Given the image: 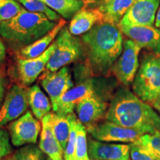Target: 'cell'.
Instances as JSON below:
<instances>
[{
    "instance_id": "cell-1",
    "label": "cell",
    "mask_w": 160,
    "mask_h": 160,
    "mask_svg": "<svg viewBox=\"0 0 160 160\" xmlns=\"http://www.w3.org/2000/svg\"><path fill=\"white\" fill-rule=\"evenodd\" d=\"M106 119L142 134L160 131V114L126 88H120L106 112Z\"/></svg>"
},
{
    "instance_id": "cell-2",
    "label": "cell",
    "mask_w": 160,
    "mask_h": 160,
    "mask_svg": "<svg viewBox=\"0 0 160 160\" xmlns=\"http://www.w3.org/2000/svg\"><path fill=\"white\" fill-rule=\"evenodd\" d=\"M90 62L94 71L106 74L112 69L123 50V37L118 25L100 22L82 35Z\"/></svg>"
},
{
    "instance_id": "cell-3",
    "label": "cell",
    "mask_w": 160,
    "mask_h": 160,
    "mask_svg": "<svg viewBox=\"0 0 160 160\" xmlns=\"http://www.w3.org/2000/svg\"><path fill=\"white\" fill-rule=\"evenodd\" d=\"M57 24L45 15L23 8L16 17L0 24V36L13 48L22 49L47 34Z\"/></svg>"
},
{
    "instance_id": "cell-4",
    "label": "cell",
    "mask_w": 160,
    "mask_h": 160,
    "mask_svg": "<svg viewBox=\"0 0 160 160\" xmlns=\"http://www.w3.org/2000/svg\"><path fill=\"white\" fill-rule=\"evenodd\" d=\"M133 93L151 105L160 97V56L153 53L144 56L133 82Z\"/></svg>"
},
{
    "instance_id": "cell-5",
    "label": "cell",
    "mask_w": 160,
    "mask_h": 160,
    "mask_svg": "<svg viewBox=\"0 0 160 160\" xmlns=\"http://www.w3.org/2000/svg\"><path fill=\"white\" fill-rule=\"evenodd\" d=\"M55 49L46 66L47 71H57L82 55L84 44L81 39L73 35L69 30L63 28L56 38Z\"/></svg>"
},
{
    "instance_id": "cell-6",
    "label": "cell",
    "mask_w": 160,
    "mask_h": 160,
    "mask_svg": "<svg viewBox=\"0 0 160 160\" xmlns=\"http://www.w3.org/2000/svg\"><path fill=\"white\" fill-rule=\"evenodd\" d=\"M141 49V47L131 39L125 40L122 52L112 67L113 74L125 86L133 83L139 67V55Z\"/></svg>"
},
{
    "instance_id": "cell-7",
    "label": "cell",
    "mask_w": 160,
    "mask_h": 160,
    "mask_svg": "<svg viewBox=\"0 0 160 160\" xmlns=\"http://www.w3.org/2000/svg\"><path fill=\"white\" fill-rule=\"evenodd\" d=\"M9 135L16 147L33 145L37 142L42 131V123L30 111L10 124Z\"/></svg>"
},
{
    "instance_id": "cell-8",
    "label": "cell",
    "mask_w": 160,
    "mask_h": 160,
    "mask_svg": "<svg viewBox=\"0 0 160 160\" xmlns=\"http://www.w3.org/2000/svg\"><path fill=\"white\" fill-rule=\"evenodd\" d=\"M87 131L93 139L105 142H134L140 138L141 133L127 128L111 122L106 121L87 127Z\"/></svg>"
},
{
    "instance_id": "cell-9",
    "label": "cell",
    "mask_w": 160,
    "mask_h": 160,
    "mask_svg": "<svg viewBox=\"0 0 160 160\" xmlns=\"http://www.w3.org/2000/svg\"><path fill=\"white\" fill-rule=\"evenodd\" d=\"M28 106V90L18 85L12 86L0 108V128L22 117Z\"/></svg>"
},
{
    "instance_id": "cell-10",
    "label": "cell",
    "mask_w": 160,
    "mask_h": 160,
    "mask_svg": "<svg viewBox=\"0 0 160 160\" xmlns=\"http://www.w3.org/2000/svg\"><path fill=\"white\" fill-rule=\"evenodd\" d=\"M41 85L51 101L52 108L55 107L61 97L73 87V82L68 67L57 71H46L41 78Z\"/></svg>"
},
{
    "instance_id": "cell-11",
    "label": "cell",
    "mask_w": 160,
    "mask_h": 160,
    "mask_svg": "<svg viewBox=\"0 0 160 160\" xmlns=\"http://www.w3.org/2000/svg\"><path fill=\"white\" fill-rule=\"evenodd\" d=\"M118 27L123 34L139 45L141 48L160 56V28L153 25H118Z\"/></svg>"
},
{
    "instance_id": "cell-12",
    "label": "cell",
    "mask_w": 160,
    "mask_h": 160,
    "mask_svg": "<svg viewBox=\"0 0 160 160\" xmlns=\"http://www.w3.org/2000/svg\"><path fill=\"white\" fill-rule=\"evenodd\" d=\"M159 6L160 0H136L119 25H153Z\"/></svg>"
},
{
    "instance_id": "cell-13",
    "label": "cell",
    "mask_w": 160,
    "mask_h": 160,
    "mask_svg": "<svg viewBox=\"0 0 160 160\" xmlns=\"http://www.w3.org/2000/svg\"><path fill=\"white\" fill-rule=\"evenodd\" d=\"M55 49V42L39 57L32 59H22L18 61L17 68L20 80L25 85L33 83L42 72L45 71L50 57Z\"/></svg>"
},
{
    "instance_id": "cell-14",
    "label": "cell",
    "mask_w": 160,
    "mask_h": 160,
    "mask_svg": "<svg viewBox=\"0 0 160 160\" xmlns=\"http://www.w3.org/2000/svg\"><path fill=\"white\" fill-rule=\"evenodd\" d=\"M88 145L91 160H130V144L107 143L89 139Z\"/></svg>"
},
{
    "instance_id": "cell-15",
    "label": "cell",
    "mask_w": 160,
    "mask_h": 160,
    "mask_svg": "<svg viewBox=\"0 0 160 160\" xmlns=\"http://www.w3.org/2000/svg\"><path fill=\"white\" fill-rule=\"evenodd\" d=\"M95 93L93 81L91 79L85 80L66 92L57 105L53 108V111L59 115H68L73 113L79 102Z\"/></svg>"
},
{
    "instance_id": "cell-16",
    "label": "cell",
    "mask_w": 160,
    "mask_h": 160,
    "mask_svg": "<svg viewBox=\"0 0 160 160\" xmlns=\"http://www.w3.org/2000/svg\"><path fill=\"white\" fill-rule=\"evenodd\" d=\"M106 110L107 104L96 93L85 97L76 107L78 119L87 127L94 125L103 117Z\"/></svg>"
},
{
    "instance_id": "cell-17",
    "label": "cell",
    "mask_w": 160,
    "mask_h": 160,
    "mask_svg": "<svg viewBox=\"0 0 160 160\" xmlns=\"http://www.w3.org/2000/svg\"><path fill=\"white\" fill-rule=\"evenodd\" d=\"M100 22H103V18L97 8H82L72 17L68 30L77 37L85 34Z\"/></svg>"
},
{
    "instance_id": "cell-18",
    "label": "cell",
    "mask_w": 160,
    "mask_h": 160,
    "mask_svg": "<svg viewBox=\"0 0 160 160\" xmlns=\"http://www.w3.org/2000/svg\"><path fill=\"white\" fill-rule=\"evenodd\" d=\"M39 148L51 160L64 159V150L53 133L48 120V114L42 120Z\"/></svg>"
},
{
    "instance_id": "cell-19",
    "label": "cell",
    "mask_w": 160,
    "mask_h": 160,
    "mask_svg": "<svg viewBox=\"0 0 160 160\" xmlns=\"http://www.w3.org/2000/svg\"><path fill=\"white\" fill-rule=\"evenodd\" d=\"M136 0H100L97 8L102 13L103 22L118 25Z\"/></svg>"
},
{
    "instance_id": "cell-20",
    "label": "cell",
    "mask_w": 160,
    "mask_h": 160,
    "mask_svg": "<svg viewBox=\"0 0 160 160\" xmlns=\"http://www.w3.org/2000/svg\"><path fill=\"white\" fill-rule=\"evenodd\" d=\"M65 20L61 19L59 22H57V25L47 34L43 36L33 43L20 50V56L22 57V59H32L42 54L55 41L60 31L65 27Z\"/></svg>"
},
{
    "instance_id": "cell-21",
    "label": "cell",
    "mask_w": 160,
    "mask_h": 160,
    "mask_svg": "<svg viewBox=\"0 0 160 160\" xmlns=\"http://www.w3.org/2000/svg\"><path fill=\"white\" fill-rule=\"evenodd\" d=\"M28 99L32 113L39 121L49 114L53 109L49 99L38 85L31 86L28 90Z\"/></svg>"
},
{
    "instance_id": "cell-22",
    "label": "cell",
    "mask_w": 160,
    "mask_h": 160,
    "mask_svg": "<svg viewBox=\"0 0 160 160\" xmlns=\"http://www.w3.org/2000/svg\"><path fill=\"white\" fill-rule=\"evenodd\" d=\"M48 120L56 137L65 151L71 133V113L68 115H59L55 112L50 113Z\"/></svg>"
},
{
    "instance_id": "cell-23",
    "label": "cell",
    "mask_w": 160,
    "mask_h": 160,
    "mask_svg": "<svg viewBox=\"0 0 160 160\" xmlns=\"http://www.w3.org/2000/svg\"><path fill=\"white\" fill-rule=\"evenodd\" d=\"M64 19H69L83 6L82 0H40Z\"/></svg>"
},
{
    "instance_id": "cell-24",
    "label": "cell",
    "mask_w": 160,
    "mask_h": 160,
    "mask_svg": "<svg viewBox=\"0 0 160 160\" xmlns=\"http://www.w3.org/2000/svg\"><path fill=\"white\" fill-rule=\"evenodd\" d=\"M17 1L21 3L28 11L45 15L51 21L57 22L61 19L59 18L60 16L57 12L53 11L40 0H17Z\"/></svg>"
},
{
    "instance_id": "cell-25",
    "label": "cell",
    "mask_w": 160,
    "mask_h": 160,
    "mask_svg": "<svg viewBox=\"0 0 160 160\" xmlns=\"http://www.w3.org/2000/svg\"><path fill=\"white\" fill-rule=\"evenodd\" d=\"M87 129L78 119L77 142L75 160H91L88 155V145L87 140Z\"/></svg>"
},
{
    "instance_id": "cell-26",
    "label": "cell",
    "mask_w": 160,
    "mask_h": 160,
    "mask_svg": "<svg viewBox=\"0 0 160 160\" xmlns=\"http://www.w3.org/2000/svg\"><path fill=\"white\" fill-rule=\"evenodd\" d=\"M136 142L145 148L156 160H160V131L144 134Z\"/></svg>"
},
{
    "instance_id": "cell-27",
    "label": "cell",
    "mask_w": 160,
    "mask_h": 160,
    "mask_svg": "<svg viewBox=\"0 0 160 160\" xmlns=\"http://www.w3.org/2000/svg\"><path fill=\"white\" fill-rule=\"evenodd\" d=\"M44 154L39 147L33 144L18 149L11 158V160H45Z\"/></svg>"
},
{
    "instance_id": "cell-28",
    "label": "cell",
    "mask_w": 160,
    "mask_h": 160,
    "mask_svg": "<svg viewBox=\"0 0 160 160\" xmlns=\"http://www.w3.org/2000/svg\"><path fill=\"white\" fill-rule=\"evenodd\" d=\"M77 122L78 119H77L74 113H71V129L68 142L64 151V159L65 160H75L77 142Z\"/></svg>"
},
{
    "instance_id": "cell-29",
    "label": "cell",
    "mask_w": 160,
    "mask_h": 160,
    "mask_svg": "<svg viewBox=\"0 0 160 160\" xmlns=\"http://www.w3.org/2000/svg\"><path fill=\"white\" fill-rule=\"evenodd\" d=\"M22 9L17 0H0V24L16 17Z\"/></svg>"
},
{
    "instance_id": "cell-30",
    "label": "cell",
    "mask_w": 160,
    "mask_h": 160,
    "mask_svg": "<svg viewBox=\"0 0 160 160\" xmlns=\"http://www.w3.org/2000/svg\"><path fill=\"white\" fill-rule=\"evenodd\" d=\"M130 157L131 160H156L145 148L137 142L130 144Z\"/></svg>"
},
{
    "instance_id": "cell-31",
    "label": "cell",
    "mask_w": 160,
    "mask_h": 160,
    "mask_svg": "<svg viewBox=\"0 0 160 160\" xmlns=\"http://www.w3.org/2000/svg\"><path fill=\"white\" fill-rule=\"evenodd\" d=\"M10 135L5 130L0 128V160L9 155L11 152Z\"/></svg>"
},
{
    "instance_id": "cell-32",
    "label": "cell",
    "mask_w": 160,
    "mask_h": 160,
    "mask_svg": "<svg viewBox=\"0 0 160 160\" xmlns=\"http://www.w3.org/2000/svg\"><path fill=\"white\" fill-rule=\"evenodd\" d=\"M6 88V80L5 78L0 73V108H1L2 104L3 99L5 97Z\"/></svg>"
},
{
    "instance_id": "cell-33",
    "label": "cell",
    "mask_w": 160,
    "mask_h": 160,
    "mask_svg": "<svg viewBox=\"0 0 160 160\" xmlns=\"http://www.w3.org/2000/svg\"><path fill=\"white\" fill-rule=\"evenodd\" d=\"M6 48L0 39V65H2L5 59Z\"/></svg>"
},
{
    "instance_id": "cell-34",
    "label": "cell",
    "mask_w": 160,
    "mask_h": 160,
    "mask_svg": "<svg viewBox=\"0 0 160 160\" xmlns=\"http://www.w3.org/2000/svg\"><path fill=\"white\" fill-rule=\"evenodd\" d=\"M151 105L153 106V107L154 108L157 110L158 112H159V114H160V97L158 98L157 99H156Z\"/></svg>"
},
{
    "instance_id": "cell-35",
    "label": "cell",
    "mask_w": 160,
    "mask_h": 160,
    "mask_svg": "<svg viewBox=\"0 0 160 160\" xmlns=\"http://www.w3.org/2000/svg\"><path fill=\"white\" fill-rule=\"evenodd\" d=\"M155 26L158 28H160V6L159 8V10H158L157 17H156V20H155Z\"/></svg>"
},
{
    "instance_id": "cell-36",
    "label": "cell",
    "mask_w": 160,
    "mask_h": 160,
    "mask_svg": "<svg viewBox=\"0 0 160 160\" xmlns=\"http://www.w3.org/2000/svg\"><path fill=\"white\" fill-rule=\"evenodd\" d=\"M88 1H91V2H99L100 0H88Z\"/></svg>"
},
{
    "instance_id": "cell-37",
    "label": "cell",
    "mask_w": 160,
    "mask_h": 160,
    "mask_svg": "<svg viewBox=\"0 0 160 160\" xmlns=\"http://www.w3.org/2000/svg\"><path fill=\"white\" fill-rule=\"evenodd\" d=\"M5 160H11V158H7V159H5Z\"/></svg>"
},
{
    "instance_id": "cell-38",
    "label": "cell",
    "mask_w": 160,
    "mask_h": 160,
    "mask_svg": "<svg viewBox=\"0 0 160 160\" xmlns=\"http://www.w3.org/2000/svg\"><path fill=\"white\" fill-rule=\"evenodd\" d=\"M47 160H51V159H49V158H48Z\"/></svg>"
}]
</instances>
